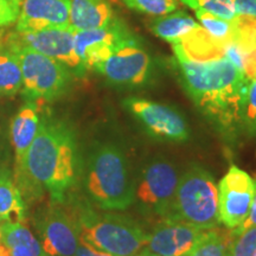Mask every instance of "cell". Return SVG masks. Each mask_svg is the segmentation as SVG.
I'll return each mask as SVG.
<instances>
[{
  "label": "cell",
  "instance_id": "cell-8",
  "mask_svg": "<svg viewBox=\"0 0 256 256\" xmlns=\"http://www.w3.org/2000/svg\"><path fill=\"white\" fill-rule=\"evenodd\" d=\"M179 177L174 166L166 160H154L142 170L134 186V200L144 210L165 218L168 215Z\"/></svg>",
  "mask_w": 256,
  "mask_h": 256
},
{
  "label": "cell",
  "instance_id": "cell-24",
  "mask_svg": "<svg viewBox=\"0 0 256 256\" xmlns=\"http://www.w3.org/2000/svg\"><path fill=\"white\" fill-rule=\"evenodd\" d=\"M196 16L200 20V26L206 30L211 37L218 42L228 44L234 37L232 20H226L204 10H196Z\"/></svg>",
  "mask_w": 256,
  "mask_h": 256
},
{
  "label": "cell",
  "instance_id": "cell-12",
  "mask_svg": "<svg viewBox=\"0 0 256 256\" xmlns=\"http://www.w3.org/2000/svg\"><path fill=\"white\" fill-rule=\"evenodd\" d=\"M136 40L122 23L114 19L108 26L75 31L74 44L83 70L95 69L128 42Z\"/></svg>",
  "mask_w": 256,
  "mask_h": 256
},
{
  "label": "cell",
  "instance_id": "cell-13",
  "mask_svg": "<svg viewBox=\"0 0 256 256\" xmlns=\"http://www.w3.org/2000/svg\"><path fill=\"white\" fill-rule=\"evenodd\" d=\"M95 70L114 84L138 86L148 78L151 58L133 40L118 48L107 60L96 66Z\"/></svg>",
  "mask_w": 256,
  "mask_h": 256
},
{
  "label": "cell",
  "instance_id": "cell-35",
  "mask_svg": "<svg viewBox=\"0 0 256 256\" xmlns=\"http://www.w3.org/2000/svg\"><path fill=\"white\" fill-rule=\"evenodd\" d=\"M2 246H4V243H2V230H0V247Z\"/></svg>",
  "mask_w": 256,
  "mask_h": 256
},
{
  "label": "cell",
  "instance_id": "cell-7",
  "mask_svg": "<svg viewBox=\"0 0 256 256\" xmlns=\"http://www.w3.org/2000/svg\"><path fill=\"white\" fill-rule=\"evenodd\" d=\"M34 226L42 248L48 256H74L80 244L78 218L72 212L52 203L34 217Z\"/></svg>",
  "mask_w": 256,
  "mask_h": 256
},
{
  "label": "cell",
  "instance_id": "cell-14",
  "mask_svg": "<svg viewBox=\"0 0 256 256\" xmlns=\"http://www.w3.org/2000/svg\"><path fill=\"white\" fill-rule=\"evenodd\" d=\"M206 232L208 230L191 224L164 220L148 234L145 249L158 256H185L203 240Z\"/></svg>",
  "mask_w": 256,
  "mask_h": 256
},
{
  "label": "cell",
  "instance_id": "cell-6",
  "mask_svg": "<svg viewBox=\"0 0 256 256\" xmlns=\"http://www.w3.org/2000/svg\"><path fill=\"white\" fill-rule=\"evenodd\" d=\"M18 56L22 68V95L26 101L50 102L66 92L68 68L58 60L25 46H6Z\"/></svg>",
  "mask_w": 256,
  "mask_h": 256
},
{
  "label": "cell",
  "instance_id": "cell-25",
  "mask_svg": "<svg viewBox=\"0 0 256 256\" xmlns=\"http://www.w3.org/2000/svg\"><path fill=\"white\" fill-rule=\"evenodd\" d=\"M134 11L151 16H166L174 14L180 8V0H124Z\"/></svg>",
  "mask_w": 256,
  "mask_h": 256
},
{
  "label": "cell",
  "instance_id": "cell-19",
  "mask_svg": "<svg viewBox=\"0 0 256 256\" xmlns=\"http://www.w3.org/2000/svg\"><path fill=\"white\" fill-rule=\"evenodd\" d=\"M26 206L20 188L8 170L0 168V218L20 223L25 220Z\"/></svg>",
  "mask_w": 256,
  "mask_h": 256
},
{
  "label": "cell",
  "instance_id": "cell-27",
  "mask_svg": "<svg viewBox=\"0 0 256 256\" xmlns=\"http://www.w3.org/2000/svg\"><path fill=\"white\" fill-rule=\"evenodd\" d=\"M232 256H256V226L238 234L230 249Z\"/></svg>",
  "mask_w": 256,
  "mask_h": 256
},
{
  "label": "cell",
  "instance_id": "cell-10",
  "mask_svg": "<svg viewBox=\"0 0 256 256\" xmlns=\"http://www.w3.org/2000/svg\"><path fill=\"white\" fill-rule=\"evenodd\" d=\"M254 192V179L238 166H232L217 186L220 223L226 229H238L247 218Z\"/></svg>",
  "mask_w": 256,
  "mask_h": 256
},
{
  "label": "cell",
  "instance_id": "cell-9",
  "mask_svg": "<svg viewBox=\"0 0 256 256\" xmlns=\"http://www.w3.org/2000/svg\"><path fill=\"white\" fill-rule=\"evenodd\" d=\"M75 31L72 28H51L44 30L17 32L10 34L8 44L12 46H25L58 60L66 68L82 74L81 60L76 55L74 44Z\"/></svg>",
  "mask_w": 256,
  "mask_h": 256
},
{
  "label": "cell",
  "instance_id": "cell-20",
  "mask_svg": "<svg viewBox=\"0 0 256 256\" xmlns=\"http://www.w3.org/2000/svg\"><path fill=\"white\" fill-rule=\"evenodd\" d=\"M198 25L200 24H197L196 20L185 12H174L172 14L160 16L153 20L151 30L156 36L174 44L194 30Z\"/></svg>",
  "mask_w": 256,
  "mask_h": 256
},
{
  "label": "cell",
  "instance_id": "cell-21",
  "mask_svg": "<svg viewBox=\"0 0 256 256\" xmlns=\"http://www.w3.org/2000/svg\"><path fill=\"white\" fill-rule=\"evenodd\" d=\"M23 78L18 56L8 46H0V98H14L22 90Z\"/></svg>",
  "mask_w": 256,
  "mask_h": 256
},
{
  "label": "cell",
  "instance_id": "cell-15",
  "mask_svg": "<svg viewBox=\"0 0 256 256\" xmlns=\"http://www.w3.org/2000/svg\"><path fill=\"white\" fill-rule=\"evenodd\" d=\"M70 0H24L16 22L17 32L69 28Z\"/></svg>",
  "mask_w": 256,
  "mask_h": 256
},
{
  "label": "cell",
  "instance_id": "cell-1",
  "mask_svg": "<svg viewBox=\"0 0 256 256\" xmlns=\"http://www.w3.org/2000/svg\"><path fill=\"white\" fill-rule=\"evenodd\" d=\"M184 87L206 116L222 132L242 127L249 80L228 58L194 62L176 56Z\"/></svg>",
  "mask_w": 256,
  "mask_h": 256
},
{
  "label": "cell",
  "instance_id": "cell-36",
  "mask_svg": "<svg viewBox=\"0 0 256 256\" xmlns=\"http://www.w3.org/2000/svg\"><path fill=\"white\" fill-rule=\"evenodd\" d=\"M2 218H0V226H2Z\"/></svg>",
  "mask_w": 256,
  "mask_h": 256
},
{
  "label": "cell",
  "instance_id": "cell-3",
  "mask_svg": "<svg viewBox=\"0 0 256 256\" xmlns=\"http://www.w3.org/2000/svg\"><path fill=\"white\" fill-rule=\"evenodd\" d=\"M86 188L92 200L102 210H126L134 202L126 158L116 146L101 145L89 156Z\"/></svg>",
  "mask_w": 256,
  "mask_h": 256
},
{
  "label": "cell",
  "instance_id": "cell-5",
  "mask_svg": "<svg viewBox=\"0 0 256 256\" xmlns=\"http://www.w3.org/2000/svg\"><path fill=\"white\" fill-rule=\"evenodd\" d=\"M164 220H178L214 229L220 226L218 194L212 176L204 168L194 166L179 179L177 190Z\"/></svg>",
  "mask_w": 256,
  "mask_h": 256
},
{
  "label": "cell",
  "instance_id": "cell-34",
  "mask_svg": "<svg viewBox=\"0 0 256 256\" xmlns=\"http://www.w3.org/2000/svg\"><path fill=\"white\" fill-rule=\"evenodd\" d=\"M136 256H158V255L153 254V252H148V250H146V249H144V250H142V252H140L139 254H138Z\"/></svg>",
  "mask_w": 256,
  "mask_h": 256
},
{
  "label": "cell",
  "instance_id": "cell-16",
  "mask_svg": "<svg viewBox=\"0 0 256 256\" xmlns=\"http://www.w3.org/2000/svg\"><path fill=\"white\" fill-rule=\"evenodd\" d=\"M40 122L37 104L31 101H26L23 107L19 108L11 121V142L14 150L16 174L19 182L17 185H23L25 180V158L36 136Z\"/></svg>",
  "mask_w": 256,
  "mask_h": 256
},
{
  "label": "cell",
  "instance_id": "cell-31",
  "mask_svg": "<svg viewBox=\"0 0 256 256\" xmlns=\"http://www.w3.org/2000/svg\"><path fill=\"white\" fill-rule=\"evenodd\" d=\"M236 16L256 17V0H234Z\"/></svg>",
  "mask_w": 256,
  "mask_h": 256
},
{
  "label": "cell",
  "instance_id": "cell-29",
  "mask_svg": "<svg viewBox=\"0 0 256 256\" xmlns=\"http://www.w3.org/2000/svg\"><path fill=\"white\" fill-rule=\"evenodd\" d=\"M20 6L22 0H0V28L16 24Z\"/></svg>",
  "mask_w": 256,
  "mask_h": 256
},
{
  "label": "cell",
  "instance_id": "cell-18",
  "mask_svg": "<svg viewBox=\"0 0 256 256\" xmlns=\"http://www.w3.org/2000/svg\"><path fill=\"white\" fill-rule=\"evenodd\" d=\"M110 0H70V28L74 31L108 26L113 23Z\"/></svg>",
  "mask_w": 256,
  "mask_h": 256
},
{
  "label": "cell",
  "instance_id": "cell-23",
  "mask_svg": "<svg viewBox=\"0 0 256 256\" xmlns=\"http://www.w3.org/2000/svg\"><path fill=\"white\" fill-rule=\"evenodd\" d=\"M0 230H2V243L8 248L14 247V246H24L36 256H48L42 248L40 240L22 223L5 222L0 226Z\"/></svg>",
  "mask_w": 256,
  "mask_h": 256
},
{
  "label": "cell",
  "instance_id": "cell-32",
  "mask_svg": "<svg viewBox=\"0 0 256 256\" xmlns=\"http://www.w3.org/2000/svg\"><path fill=\"white\" fill-rule=\"evenodd\" d=\"M74 256H113V255L108 254V252H104L102 250H98V249L94 248L92 246L88 244L87 242L82 241V240L80 238V244L78 249H76V252Z\"/></svg>",
  "mask_w": 256,
  "mask_h": 256
},
{
  "label": "cell",
  "instance_id": "cell-17",
  "mask_svg": "<svg viewBox=\"0 0 256 256\" xmlns=\"http://www.w3.org/2000/svg\"><path fill=\"white\" fill-rule=\"evenodd\" d=\"M172 46L176 56H182L194 62H206L224 57L226 44L211 37L200 25H198L194 30Z\"/></svg>",
  "mask_w": 256,
  "mask_h": 256
},
{
  "label": "cell",
  "instance_id": "cell-11",
  "mask_svg": "<svg viewBox=\"0 0 256 256\" xmlns=\"http://www.w3.org/2000/svg\"><path fill=\"white\" fill-rule=\"evenodd\" d=\"M124 106L152 136L168 142H185L190 133L184 116L174 108L145 98H130Z\"/></svg>",
  "mask_w": 256,
  "mask_h": 256
},
{
  "label": "cell",
  "instance_id": "cell-30",
  "mask_svg": "<svg viewBox=\"0 0 256 256\" xmlns=\"http://www.w3.org/2000/svg\"><path fill=\"white\" fill-rule=\"evenodd\" d=\"M254 185H255V192H254V198H252V202L250 210H249V214L247 218L244 220V222H243L238 229L232 230L234 235H238V234L244 232V230L256 226V180H254Z\"/></svg>",
  "mask_w": 256,
  "mask_h": 256
},
{
  "label": "cell",
  "instance_id": "cell-26",
  "mask_svg": "<svg viewBox=\"0 0 256 256\" xmlns=\"http://www.w3.org/2000/svg\"><path fill=\"white\" fill-rule=\"evenodd\" d=\"M180 2L194 10H204L226 20H232L236 17L234 0H180Z\"/></svg>",
  "mask_w": 256,
  "mask_h": 256
},
{
  "label": "cell",
  "instance_id": "cell-22",
  "mask_svg": "<svg viewBox=\"0 0 256 256\" xmlns=\"http://www.w3.org/2000/svg\"><path fill=\"white\" fill-rule=\"evenodd\" d=\"M232 230H208L206 235L185 256H232L230 249L234 241Z\"/></svg>",
  "mask_w": 256,
  "mask_h": 256
},
{
  "label": "cell",
  "instance_id": "cell-4",
  "mask_svg": "<svg viewBox=\"0 0 256 256\" xmlns=\"http://www.w3.org/2000/svg\"><path fill=\"white\" fill-rule=\"evenodd\" d=\"M76 218L80 238L98 250L113 256H136L146 248L148 234L130 217L81 209Z\"/></svg>",
  "mask_w": 256,
  "mask_h": 256
},
{
  "label": "cell",
  "instance_id": "cell-2",
  "mask_svg": "<svg viewBox=\"0 0 256 256\" xmlns=\"http://www.w3.org/2000/svg\"><path fill=\"white\" fill-rule=\"evenodd\" d=\"M78 145L72 130L60 120L44 116L25 158L23 186H40L52 203H63L78 178Z\"/></svg>",
  "mask_w": 256,
  "mask_h": 256
},
{
  "label": "cell",
  "instance_id": "cell-33",
  "mask_svg": "<svg viewBox=\"0 0 256 256\" xmlns=\"http://www.w3.org/2000/svg\"><path fill=\"white\" fill-rule=\"evenodd\" d=\"M8 250L11 256H36L30 249L24 246H14V247L8 248Z\"/></svg>",
  "mask_w": 256,
  "mask_h": 256
},
{
  "label": "cell",
  "instance_id": "cell-28",
  "mask_svg": "<svg viewBox=\"0 0 256 256\" xmlns=\"http://www.w3.org/2000/svg\"><path fill=\"white\" fill-rule=\"evenodd\" d=\"M242 127L250 136H256V80L249 81L247 100L243 110Z\"/></svg>",
  "mask_w": 256,
  "mask_h": 256
}]
</instances>
